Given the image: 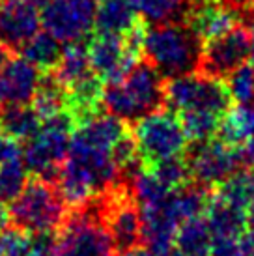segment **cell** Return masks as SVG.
<instances>
[{
    "label": "cell",
    "mask_w": 254,
    "mask_h": 256,
    "mask_svg": "<svg viewBox=\"0 0 254 256\" xmlns=\"http://www.w3.org/2000/svg\"><path fill=\"white\" fill-rule=\"evenodd\" d=\"M42 15L38 8L4 0L0 4V42L12 50H19L30 38L40 32Z\"/></svg>",
    "instance_id": "obj_14"
},
{
    "label": "cell",
    "mask_w": 254,
    "mask_h": 256,
    "mask_svg": "<svg viewBox=\"0 0 254 256\" xmlns=\"http://www.w3.org/2000/svg\"><path fill=\"white\" fill-rule=\"evenodd\" d=\"M217 138L238 148L254 138V103L230 108L220 120Z\"/></svg>",
    "instance_id": "obj_20"
},
{
    "label": "cell",
    "mask_w": 254,
    "mask_h": 256,
    "mask_svg": "<svg viewBox=\"0 0 254 256\" xmlns=\"http://www.w3.org/2000/svg\"><path fill=\"white\" fill-rule=\"evenodd\" d=\"M159 182H161L168 191H176L180 187H184L185 184L190 182V174L187 168L184 156L170 157V159H162L154 164L146 166Z\"/></svg>",
    "instance_id": "obj_27"
},
{
    "label": "cell",
    "mask_w": 254,
    "mask_h": 256,
    "mask_svg": "<svg viewBox=\"0 0 254 256\" xmlns=\"http://www.w3.org/2000/svg\"><path fill=\"white\" fill-rule=\"evenodd\" d=\"M228 90L232 94L234 103L238 105H248L254 103V64L240 66L224 78Z\"/></svg>",
    "instance_id": "obj_28"
},
{
    "label": "cell",
    "mask_w": 254,
    "mask_h": 256,
    "mask_svg": "<svg viewBox=\"0 0 254 256\" xmlns=\"http://www.w3.org/2000/svg\"><path fill=\"white\" fill-rule=\"evenodd\" d=\"M140 19L148 24L185 21L189 2L187 0H131Z\"/></svg>",
    "instance_id": "obj_22"
},
{
    "label": "cell",
    "mask_w": 254,
    "mask_h": 256,
    "mask_svg": "<svg viewBox=\"0 0 254 256\" xmlns=\"http://www.w3.org/2000/svg\"><path fill=\"white\" fill-rule=\"evenodd\" d=\"M42 77V70L24 56H12L0 68V107L32 103Z\"/></svg>",
    "instance_id": "obj_12"
},
{
    "label": "cell",
    "mask_w": 254,
    "mask_h": 256,
    "mask_svg": "<svg viewBox=\"0 0 254 256\" xmlns=\"http://www.w3.org/2000/svg\"><path fill=\"white\" fill-rule=\"evenodd\" d=\"M220 2H224L226 6L234 8V10H238L240 14H247L254 8V0H220Z\"/></svg>",
    "instance_id": "obj_35"
},
{
    "label": "cell",
    "mask_w": 254,
    "mask_h": 256,
    "mask_svg": "<svg viewBox=\"0 0 254 256\" xmlns=\"http://www.w3.org/2000/svg\"><path fill=\"white\" fill-rule=\"evenodd\" d=\"M241 148V156H243V164L247 168H252L254 170V138H250L248 142H245Z\"/></svg>",
    "instance_id": "obj_34"
},
{
    "label": "cell",
    "mask_w": 254,
    "mask_h": 256,
    "mask_svg": "<svg viewBox=\"0 0 254 256\" xmlns=\"http://www.w3.org/2000/svg\"><path fill=\"white\" fill-rule=\"evenodd\" d=\"M99 2H101V0H99Z\"/></svg>",
    "instance_id": "obj_43"
},
{
    "label": "cell",
    "mask_w": 254,
    "mask_h": 256,
    "mask_svg": "<svg viewBox=\"0 0 254 256\" xmlns=\"http://www.w3.org/2000/svg\"><path fill=\"white\" fill-rule=\"evenodd\" d=\"M116 256H157V254H154L146 245H138V247H133V249L116 250Z\"/></svg>",
    "instance_id": "obj_36"
},
{
    "label": "cell",
    "mask_w": 254,
    "mask_h": 256,
    "mask_svg": "<svg viewBox=\"0 0 254 256\" xmlns=\"http://www.w3.org/2000/svg\"><path fill=\"white\" fill-rule=\"evenodd\" d=\"M206 219L212 238H240L247 228V210L234 206L212 192Z\"/></svg>",
    "instance_id": "obj_16"
},
{
    "label": "cell",
    "mask_w": 254,
    "mask_h": 256,
    "mask_svg": "<svg viewBox=\"0 0 254 256\" xmlns=\"http://www.w3.org/2000/svg\"><path fill=\"white\" fill-rule=\"evenodd\" d=\"M70 208L58 191V185L40 176L28 178L22 192L10 204L12 224L28 234L56 232Z\"/></svg>",
    "instance_id": "obj_3"
},
{
    "label": "cell",
    "mask_w": 254,
    "mask_h": 256,
    "mask_svg": "<svg viewBox=\"0 0 254 256\" xmlns=\"http://www.w3.org/2000/svg\"><path fill=\"white\" fill-rule=\"evenodd\" d=\"M0 256H2V243H0Z\"/></svg>",
    "instance_id": "obj_42"
},
{
    "label": "cell",
    "mask_w": 254,
    "mask_h": 256,
    "mask_svg": "<svg viewBox=\"0 0 254 256\" xmlns=\"http://www.w3.org/2000/svg\"><path fill=\"white\" fill-rule=\"evenodd\" d=\"M184 159L190 180L212 191L226 182L234 172L245 166L241 148L222 142L217 136L202 142H189L184 152Z\"/></svg>",
    "instance_id": "obj_9"
},
{
    "label": "cell",
    "mask_w": 254,
    "mask_h": 256,
    "mask_svg": "<svg viewBox=\"0 0 254 256\" xmlns=\"http://www.w3.org/2000/svg\"><path fill=\"white\" fill-rule=\"evenodd\" d=\"M250 56V34L245 22H240L230 32L206 42L198 72L210 77L226 78Z\"/></svg>",
    "instance_id": "obj_11"
},
{
    "label": "cell",
    "mask_w": 254,
    "mask_h": 256,
    "mask_svg": "<svg viewBox=\"0 0 254 256\" xmlns=\"http://www.w3.org/2000/svg\"><path fill=\"white\" fill-rule=\"evenodd\" d=\"M243 21V14L226 6L220 0H208L202 4L187 8L185 22L198 34L202 43L212 42L215 38L230 32Z\"/></svg>",
    "instance_id": "obj_13"
},
{
    "label": "cell",
    "mask_w": 254,
    "mask_h": 256,
    "mask_svg": "<svg viewBox=\"0 0 254 256\" xmlns=\"http://www.w3.org/2000/svg\"><path fill=\"white\" fill-rule=\"evenodd\" d=\"M58 256H116V247L101 219L98 198L68 212L56 230Z\"/></svg>",
    "instance_id": "obj_4"
},
{
    "label": "cell",
    "mask_w": 254,
    "mask_h": 256,
    "mask_svg": "<svg viewBox=\"0 0 254 256\" xmlns=\"http://www.w3.org/2000/svg\"><path fill=\"white\" fill-rule=\"evenodd\" d=\"M94 73L96 72H94L90 54H88V43L86 40H80V42L66 43L62 58L56 68L50 72V75L60 82L64 90H68Z\"/></svg>",
    "instance_id": "obj_15"
},
{
    "label": "cell",
    "mask_w": 254,
    "mask_h": 256,
    "mask_svg": "<svg viewBox=\"0 0 254 256\" xmlns=\"http://www.w3.org/2000/svg\"><path fill=\"white\" fill-rule=\"evenodd\" d=\"M60 43H62L60 40H56L45 30V32H38L36 36L30 38L19 49V52L28 62H32L38 70H42L43 73H50L62 58L64 49Z\"/></svg>",
    "instance_id": "obj_21"
},
{
    "label": "cell",
    "mask_w": 254,
    "mask_h": 256,
    "mask_svg": "<svg viewBox=\"0 0 254 256\" xmlns=\"http://www.w3.org/2000/svg\"><path fill=\"white\" fill-rule=\"evenodd\" d=\"M8 226H12V214H10L8 204L0 202V232L6 230Z\"/></svg>",
    "instance_id": "obj_37"
},
{
    "label": "cell",
    "mask_w": 254,
    "mask_h": 256,
    "mask_svg": "<svg viewBox=\"0 0 254 256\" xmlns=\"http://www.w3.org/2000/svg\"><path fill=\"white\" fill-rule=\"evenodd\" d=\"M140 21L131 0H101L96 12L94 32L126 34Z\"/></svg>",
    "instance_id": "obj_17"
},
{
    "label": "cell",
    "mask_w": 254,
    "mask_h": 256,
    "mask_svg": "<svg viewBox=\"0 0 254 256\" xmlns=\"http://www.w3.org/2000/svg\"><path fill=\"white\" fill-rule=\"evenodd\" d=\"M14 2H22V4H28L34 8H43L49 0H14Z\"/></svg>",
    "instance_id": "obj_39"
},
{
    "label": "cell",
    "mask_w": 254,
    "mask_h": 256,
    "mask_svg": "<svg viewBox=\"0 0 254 256\" xmlns=\"http://www.w3.org/2000/svg\"><path fill=\"white\" fill-rule=\"evenodd\" d=\"M28 182V168L22 161V156L12 157L0 163V202L12 204L22 192Z\"/></svg>",
    "instance_id": "obj_25"
},
{
    "label": "cell",
    "mask_w": 254,
    "mask_h": 256,
    "mask_svg": "<svg viewBox=\"0 0 254 256\" xmlns=\"http://www.w3.org/2000/svg\"><path fill=\"white\" fill-rule=\"evenodd\" d=\"M204 43L185 21L148 24L144 58L164 78L198 72Z\"/></svg>",
    "instance_id": "obj_2"
},
{
    "label": "cell",
    "mask_w": 254,
    "mask_h": 256,
    "mask_svg": "<svg viewBox=\"0 0 254 256\" xmlns=\"http://www.w3.org/2000/svg\"><path fill=\"white\" fill-rule=\"evenodd\" d=\"M30 105L34 107L42 122H47L66 110V90L50 73H43L42 82Z\"/></svg>",
    "instance_id": "obj_24"
},
{
    "label": "cell",
    "mask_w": 254,
    "mask_h": 256,
    "mask_svg": "<svg viewBox=\"0 0 254 256\" xmlns=\"http://www.w3.org/2000/svg\"><path fill=\"white\" fill-rule=\"evenodd\" d=\"M30 256H58L56 232L32 234V254Z\"/></svg>",
    "instance_id": "obj_30"
},
{
    "label": "cell",
    "mask_w": 254,
    "mask_h": 256,
    "mask_svg": "<svg viewBox=\"0 0 254 256\" xmlns=\"http://www.w3.org/2000/svg\"><path fill=\"white\" fill-rule=\"evenodd\" d=\"M96 198L101 212V219L112 238L116 250L144 245L142 208L129 185H114Z\"/></svg>",
    "instance_id": "obj_8"
},
{
    "label": "cell",
    "mask_w": 254,
    "mask_h": 256,
    "mask_svg": "<svg viewBox=\"0 0 254 256\" xmlns=\"http://www.w3.org/2000/svg\"><path fill=\"white\" fill-rule=\"evenodd\" d=\"M19 156H22L21 142H17V140H14V138H10V136L2 131V128H0V163L6 161V159L19 157Z\"/></svg>",
    "instance_id": "obj_32"
},
{
    "label": "cell",
    "mask_w": 254,
    "mask_h": 256,
    "mask_svg": "<svg viewBox=\"0 0 254 256\" xmlns=\"http://www.w3.org/2000/svg\"><path fill=\"white\" fill-rule=\"evenodd\" d=\"M164 80L161 73L142 58L126 77L105 82L103 108L127 124L164 108Z\"/></svg>",
    "instance_id": "obj_1"
},
{
    "label": "cell",
    "mask_w": 254,
    "mask_h": 256,
    "mask_svg": "<svg viewBox=\"0 0 254 256\" xmlns=\"http://www.w3.org/2000/svg\"><path fill=\"white\" fill-rule=\"evenodd\" d=\"M96 12V0H49L42 8V24L60 42H80L92 34Z\"/></svg>",
    "instance_id": "obj_10"
},
{
    "label": "cell",
    "mask_w": 254,
    "mask_h": 256,
    "mask_svg": "<svg viewBox=\"0 0 254 256\" xmlns=\"http://www.w3.org/2000/svg\"><path fill=\"white\" fill-rule=\"evenodd\" d=\"M12 52H14V50L10 49V47H6L4 43L0 42V68H2V66L6 64L8 60L12 58Z\"/></svg>",
    "instance_id": "obj_38"
},
{
    "label": "cell",
    "mask_w": 254,
    "mask_h": 256,
    "mask_svg": "<svg viewBox=\"0 0 254 256\" xmlns=\"http://www.w3.org/2000/svg\"><path fill=\"white\" fill-rule=\"evenodd\" d=\"M213 194L241 210H248L254 204V170L243 166L234 172L217 189H213Z\"/></svg>",
    "instance_id": "obj_23"
},
{
    "label": "cell",
    "mask_w": 254,
    "mask_h": 256,
    "mask_svg": "<svg viewBox=\"0 0 254 256\" xmlns=\"http://www.w3.org/2000/svg\"><path fill=\"white\" fill-rule=\"evenodd\" d=\"M0 243H2V256L32 254V234L14 224L0 232Z\"/></svg>",
    "instance_id": "obj_29"
},
{
    "label": "cell",
    "mask_w": 254,
    "mask_h": 256,
    "mask_svg": "<svg viewBox=\"0 0 254 256\" xmlns=\"http://www.w3.org/2000/svg\"><path fill=\"white\" fill-rule=\"evenodd\" d=\"M232 94L224 78L192 72L164 80V108L176 114L212 110L224 116L232 108Z\"/></svg>",
    "instance_id": "obj_6"
},
{
    "label": "cell",
    "mask_w": 254,
    "mask_h": 256,
    "mask_svg": "<svg viewBox=\"0 0 254 256\" xmlns=\"http://www.w3.org/2000/svg\"><path fill=\"white\" fill-rule=\"evenodd\" d=\"M247 226L254 230V204L247 210Z\"/></svg>",
    "instance_id": "obj_40"
},
{
    "label": "cell",
    "mask_w": 254,
    "mask_h": 256,
    "mask_svg": "<svg viewBox=\"0 0 254 256\" xmlns=\"http://www.w3.org/2000/svg\"><path fill=\"white\" fill-rule=\"evenodd\" d=\"M174 250L178 256H210L212 232L206 215L184 220L174 238Z\"/></svg>",
    "instance_id": "obj_18"
},
{
    "label": "cell",
    "mask_w": 254,
    "mask_h": 256,
    "mask_svg": "<svg viewBox=\"0 0 254 256\" xmlns=\"http://www.w3.org/2000/svg\"><path fill=\"white\" fill-rule=\"evenodd\" d=\"M210 256H243L240 238H212V254Z\"/></svg>",
    "instance_id": "obj_31"
},
{
    "label": "cell",
    "mask_w": 254,
    "mask_h": 256,
    "mask_svg": "<svg viewBox=\"0 0 254 256\" xmlns=\"http://www.w3.org/2000/svg\"><path fill=\"white\" fill-rule=\"evenodd\" d=\"M178 116L184 124L189 142H202V140L215 138L219 133L220 120H222L220 114L212 112V110H187Z\"/></svg>",
    "instance_id": "obj_26"
},
{
    "label": "cell",
    "mask_w": 254,
    "mask_h": 256,
    "mask_svg": "<svg viewBox=\"0 0 254 256\" xmlns=\"http://www.w3.org/2000/svg\"><path fill=\"white\" fill-rule=\"evenodd\" d=\"M240 247L243 256H254V230H245L240 236Z\"/></svg>",
    "instance_id": "obj_33"
},
{
    "label": "cell",
    "mask_w": 254,
    "mask_h": 256,
    "mask_svg": "<svg viewBox=\"0 0 254 256\" xmlns=\"http://www.w3.org/2000/svg\"><path fill=\"white\" fill-rule=\"evenodd\" d=\"M133 135L144 166L162 159L184 156L189 138L176 112L161 108L134 122Z\"/></svg>",
    "instance_id": "obj_7"
},
{
    "label": "cell",
    "mask_w": 254,
    "mask_h": 256,
    "mask_svg": "<svg viewBox=\"0 0 254 256\" xmlns=\"http://www.w3.org/2000/svg\"><path fill=\"white\" fill-rule=\"evenodd\" d=\"M189 6H194V4H202V2H208V0H187Z\"/></svg>",
    "instance_id": "obj_41"
},
{
    "label": "cell",
    "mask_w": 254,
    "mask_h": 256,
    "mask_svg": "<svg viewBox=\"0 0 254 256\" xmlns=\"http://www.w3.org/2000/svg\"><path fill=\"white\" fill-rule=\"evenodd\" d=\"M75 129L77 124L68 108L54 118L42 122L38 133L22 146V161L32 176L56 184L60 168L70 154L71 135Z\"/></svg>",
    "instance_id": "obj_5"
},
{
    "label": "cell",
    "mask_w": 254,
    "mask_h": 256,
    "mask_svg": "<svg viewBox=\"0 0 254 256\" xmlns=\"http://www.w3.org/2000/svg\"><path fill=\"white\" fill-rule=\"evenodd\" d=\"M0 128L10 138L17 142H26L42 128V118L34 107L26 105H8L0 107Z\"/></svg>",
    "instance_id": "obj_19"
}]
</instances>
